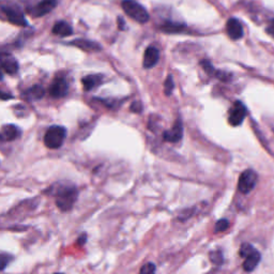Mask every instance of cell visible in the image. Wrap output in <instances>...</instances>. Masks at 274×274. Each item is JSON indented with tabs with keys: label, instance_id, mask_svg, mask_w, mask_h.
<instances>
[{
	"label": "cell",
	"instance_id": "6da1fadb",
	"mask_svg": "<svg viewBox=\"0 0 274 274\" xmlns=\"http://www.w3.org/2000/svg\"><path fill=\"white\" fill-rule=\"evenodd\" d=\"M53 194L56 198V205L61 211H69L75 205L78 196L77 189L72 185L54 186Z\"/></svg>",
	"mask_w": 274,
	"mask_h": 274
},
{
	"label": "cell",
	"instance_id": "7a4b0ae2",
	"mask_svg": "<svg viewBox=\"0 0 274 274\" xmlns=\"http://www.w3.org/2000/svg\"><path fill=\"white\" fill-rule=\"evenodd\" d=\"M121 7L126 15H129L137 23L146 24L149 21V14L147 10L142 5L136 3L135 0H123Z\"/></svg>",
	"mask_w": 274,
	"mask_h": 274
},
{
	"label": "cell",
	"instance_id": "3957f363",
	"mask_svg": "<svg viewBox=\"0 0 274 274\" xmlns=\"http://www.w3.org/2000/svg\"><path fill=\"white\" fill-rule=\"evenodd\" d=\"M67 137V130L60 125H53L44 136V144L50 149L60 148Z\"/></svg>",
	"mask_w": 274,
	"mask_h": 274
},
{
	"label": "cell",
	"instance_id": "277c9868",
	"mask_svg": "<svg viewBox=\"0 0 274 274\" xmlns=\"http://www.w3.org/2000/svg\"><path fill=\"white\" fill-rule=\"evenodd\" d=\"M240 256L245 258L243 263V269L246 272H252L258 266L260 261V254L254 248L253 245L249 243H243L240 248Z\"/></svg>",
	"mask_w": 274,
	"mask_h": 274
},
{
	"label": "cell",
	"instance_id": "5b68a950",
	"mask_svg": "<svg viewBox=\"0 0 274 274\" xmlns=\"http://www.w3.org/2000/svg\"><path fill=\"white\" fill-rule=\"evenodd\" d=\"M257 180H258L257 173L253 169L244 170L240 175L239 181H238V188L241 193L243 194L250 193V192L256 187Z\"/></svg>",
	"mask_w": 274,
	"mask_h": 274
},
{
	"label": "cell",
	"instance_id": "8992f818",
	"mask_svg": "<svg viewBox=\"0 0 274 274\" xmlns=\"http://www.w3.org/2000/svg\"><path fill=\"white\" fill-rule=\"evenodd\" d=\"M246 115H248V109H246L245 105L240 101H237L230 109L228 121L233 126H238L243 122Z\"/></svg>",
	"mask_w": 274,
	"mask_h": 274
},
{
	"label": "cell",
	"instance_id": "52a82bcc",
	"mask_svg": "<svg viewBox=\"0 0 274 274\" xmlns=\"http://www.w3.org/2000/svg\"><path fill=\"white\" fill-rule=\"evenodd\" d=\"M0 66L6 73L10 75L15 74L18 71V63L16 59L9 53H0Z\"/></svg>",
	"mask_w": 274,
	"mask_h": 274
},
{
	"label": "cell",
	"instance_id": "ba28073f",
	"mask_svg": "<svg viewBox=\"0 0 274 274\" xmlns=\"http://www.w3.org/2000/svg\"><path fill=\"white\" fill-rule=\"evenodd\" d=\"M226 31L230 38L234 41L240 40L243 36V27L241 23L235 17L230 18L226 24Z\"/></svg>",
	"mask_w": 274,
	"mask_h": 274
},
{
	"label": "cell",
	"instance_id": "9c48e42d",
	"mask_svg": "<svg viewBox=\"0 0 274 274\" xmlns=\"http://www.w3.org/2000/svg\"><path fill=\"white\" fill-rule=\"evenodd\" d=\"M21 136V130L14 124H6L0 129V142H13Z\"/></svg>",
	"mask_w": 274,
	"mask_h": 274
},
{
	"label": "cell",
	"instance_id": "30bf717a",
	"mask_svg": "<svg viewBox=\"0 0 274 274\" xmlns=\"http://www.w3.org/2000/svg\"><path fill=\"white\" fill-rule=\"evenodd\" d=\"M68 90H69V86L67 84V81L63 78H56L51 85L50 95L53 98L59 99V98H63L65 96H67Z\"/></svg>",
	"mask_w": 274,
	"mask_h": 274
},
{
	"label": "cell",
	"instance_id": "8fae6325",
	"mask_svg": "<svg viewBox=\"0 0 274 274\" xmlns=\"http://www.w3.org/2000/svg\"><path fill=\"white\" fill-rule=\"evenodd\" d=\"M184 136V126L180 120H178L170 130L164 132L163 139L169 143H178Z\"/></svg>",
	"mask_w": 274,
	"mask_h": 274
},
{
	"label": "cell",
	"instance_id": "7c38bea8",
	"mask_svg": "<svg viewBox=\"0 0 274 274\" xmlns=\"http://www.w3.org/2000/svg\"><path fill=\"white\" fill-rule=\"evenodd\" d=\"M160 59V53L159 50L155 49L153 47H149L145 52L144 55V68L145 69H151L155 65H157L158 61Z\"/></svg>",
	"mask_w": 274,
	"mask_h": 274
},
{
	"label": "cell",
	"instance_id": "4fadbf2b",
	"mask_svg": "<svg viewBox=\"0 0 274 274\" xmlns=\"http://www.w3.org/2000/svg\"><path fill=\"white\" fill-rule=\"evenodd\" d=\"M200 65H202V67L204 68V70L208 73L209 75H212V76L218 78V79L222 80V81H228V80H231V78H232L231 74H228V73H225V72L216 70L211 65V62H209L208 60H203L202 62H200Z\"/></svg>",
	"mask_w": 274,
	"mask_h": 274
},
{
	"label": "cell",
	"instance_id": "5bb4252c",
	"mask_svg": "<svg viewBox=\"0 0 274 274\" xmlns=\"http://www.w3.org/2000/svg\"><path fill=\"white\" fill-rule=\"evenodd\" d=\"M5 13L7 15L8 21L13 25L16 26H27V21L21 11H18L17 9L13 8H7L5 9Z\"/></svg>",
	"mask_w": 274,
	"mask_h": 274
},
{
	"label": "cell",
	"instance_id": "9a60e30c",
	"mask_svg": "<svg viewBox=\"0 0 274 274\" xmlns=\"http://www.w3.org/2000/svg\"><path fill=\"white\" fill-rule=\"evenodd\" d=\"M71 44L73 47H76L80 50H83L85 52H98L101 51V47L96 42L93 41H88V40H83V39H77L72 41Z\"/></svg>",
	"mask_w": 274,
	"mask_h": 274
},
{
	"label": "cell",
	"instance_id": "2e32d148",
	"mask_svg": "<svg viewBox=\"0 0 274 274\" xmlns=\"http://www.w3.org/2000/svg\"><path fill=\"white\" fill-rule=\"evenodd\" d=\"M57 6V0H41L40 4L35 7V15L43 16L50 13Z\"/></svg>",
	"mask_w": 274,
	"mask_h": 274
},
{
	"label": "cell",
	"instance_id": "e0dca14e",
	"mask_svg": "<svg viewBox=\"0 0 274 274\" xmlns=\"http://www.w3.org/2000/svg\"><path fill=\"white\" fill-rule=\"evenodd\" d=\"M53 33L60 36H69L73 33V29L68 23L58 22L53 27Z\"/></svg>",
	"mask_w": 274,
	"mask_h": 274
},
{
	"label": "cell",
	"instance_id": "ac0fdd59",
	"mask_svg": "<svg viewBox=\"0 0 274 274\" xmlns=\"http://www.w3.org/2000/svg\"><path fill=\"white\" fill-rule=\"evenodd\" d=\"M101 83H102V76H100V75H88L81 79V84H83L84 89L86 91L93 90Z\"/></svg>",
	"mask_w": 274,
	"mask_h": 274
},
{
	"label": "cell",
	"instance_id": "d6986e66",
	"mask_svg": "<svg viewBox=\"0 0 274 274\" xmlns=\"http://www.w3.org/2000/svg\"><path fill=\"white\" fill-rule=\"evenodd\" d=\"M186 25L175 23V22H166L161 26V30L166 33H179L185 31Z\"/></svg>",
	"mask_w": 274,
	"mask_h": 274
},
{
	"label": "cell",
	"instance_id": "ffe728a7",
	"mask_svg": "<svg viewBox=\"0 0 274 274\" xmlns=\"http://www.w3.org/2000/svg\"><path fill=\"white\" fill-rule=\"evenodd\" d=\"M45 95V90L42 86L35 85L33 87H31L30 89H28L25 93V97L27 100H31V101H34V100H40L41 98H43Z\"/></svg>",
	"mask_w": 274,
	"mask_h": 274
},
{
	"label": "cell",
	"instance_id": "44dd1931",
	"mask_svg": "<svg viewBox=\"0 0 274 274\" xmlns=\"http://www.w3.org/2000/svg\"><path fill=\"white\" fill-rule=\"evenodd\" d=\"M210 260L216 266H221L223 263V254L221 251H213L210 253Z\"/></svg>",
	"mask_w": 274,
	"mask_h": 274
},
{
	"label": "cell",
	"instance_id": "7402d4cb",
	"mask_svg": "<svg viewBox=\"0 0 274 274\" xmlns=\"http://www.w3.org/2000/svg\"><path fill=\"white\" fill-rule=\"evenodd\" d=\"M173 88H175V84H173V79L172 76H168L165 80V83H164V93H165L166 96H170Z\"/></svg>",
	"mask_w": 274,
	"mask_h": 274
},
{
	"label": "cell",
	"instance_id": "603a6c76",
	"mask_svg": "<svg viewBox=\"0 0 274 274\" xmlns=\"http://www.w3.org/2000/svg\"><path fill=\"white\" fill-rule=\"evenodd\" d=\"M228 227H230V222H228L227 220H225V218H222V220L216 222L215 227H214V232L215 233H222V232H225Z\"/></svg>",
	"mask_w": 274,
	"mask_h": 274
},
{
	"label": "cell",
	"instance_id": "cb8c5ba5",
	"mask_svg": "<svg viewBox=\"0 0 274 274\" xmlns=\"http://www.w3.org/2000/svg\"><path fill=\"white\" fill-rule=\"evenodd\" d=\"M11 259H12V256H10V255L0 254V271L4 270L8 266L9 262L11 261Z\"/></svg>",
	"mask_w": 274,
	"mask_h": 274
},
{
	"label": "cell",
	"instance_id": "d4e9b609",
	"mask_svg": "<svg viewBox=\"0 0 274 274\" xmlns=\"http://www.w3.org/2000/svg\"><path fill=\"white\" fill-rule=\"evenodd\" d=\"M154 272H155V266L151 262L146 263L145 266H143L141 269V274H154Z\"/></svg>",
	"mask_w": 274,
	"mask_h": 274
},
{
	"label": "cell",
	"instance_id": "484cf974",
	"mask_svg": "<svg viewBox=\"0 0 274 274\" xmlns=\"http://www.w3.org/2000/svg\"><path fill=\"white\" fill-rule=\"evenodd\" d=\"M131 111L136 113V114H139L143 111V105L141 102H134L132 105H131Z\"/></svg>",
	"mask_w": 274,
	"mask_h": 274
},
{
	"label": "cell",
	"instance_id": "4316f807",
	"mask_svg": "<svg viewBox=\"0 0 274 274\" xmlns=\"http://www.w3.org/2000/svg\"><path fill=\"white\" fill-rule=\"evenodd\" d=\"M266 31L269 35L272 36V38H274V18H272V20L269 22L267 28H266Z\"/></svg>",
	"mask_w": 274,
	"mask_h": 274
},
{
	"label": "cell",
	"instance_id": "83f0119b",
	"mask_svg": "<svg viewBox=\"0 0 274 274\" xmlns=\"http://www.w3.org/2000/svg\"><path fill=\"white\" fill-rule=\"evenodd\" d=\"M117 22H118V26H119V29L120 30H124V28H125V22H124L123 18L122 17H118Z\"/></svg>",
	"mask_w": 274,
	"mask_h": 274
},
{
	"label": "cell",
	"instance_id": "f1b7e54d",
	"mask_svg": "<svg viewBox=\"0 0 274 274\" xmlns=\"http://www.w3.org/2000/svg\"><path fill=\"white\" fill-rule=\"evenodd\" d=\"M86 241H87V237H86V235H81V236L79 237V239L77 240V244H79V245H84V244L86 243Z\"/></svg>",
	"mask_w": 274,
	"mask_h": 274
},
{
	"label": "cell",
	"instance_id": "f546056e",
	"mask_svg": "<svg viewBox=\"0 0 274 274\" xmlns=\"http://www.w3.org/2000/svg\"><path fill=\"white\" fill-rule=\"evenodd\" d=\"M0 99H2V100H10V99H12V96L5 94V93H2V91H0Z\"/></svg>",
	"mask_w": 274,
	"mask_h": 274
},
{
	"label": "cell",
	"instance_id": "4dcf8cb0",
	"mask_svg": "<svg viewBox=\"0 0 274 274\" xmlns=\"http://www.w3.org/2000/svg\"><path fill=\"white\" fill-rule=\"evenodd\" d=\"M4 77V72H3V68H0V80L3 79Z\"/></svg>",
	"mask_w": 274,
	"mask_h": 274
},
{
	"label": "cell",
	"instance_id": "1f68e13d",
	"mask_svg": "<svg viewBox=\"0 0 274 274\" xmlns=\"http://www.w3.org/2000/svg\"><path fill=\"white\" fill-rule=\"evenodd\" d=\"M208 274H215V272L212 271V272H210V273H208Z\"/></svg>",
	"mask_w": 274,
	"mask_h": 274
},
{
	"label": "cell",
	"instance_id": "d6a6232c",
	"mask_svg": "<svg viewBox=\"0 0 274 274\" xmlns=\"http://www.w3.org/2000/svg\"><path fill=\"white\" fill-rule=\"evenodd\" d=\"M54 274H62V273H54Z\"/></svg>",
	"mask_w": 274,
	"mask_h": 274
}]
</instances>
